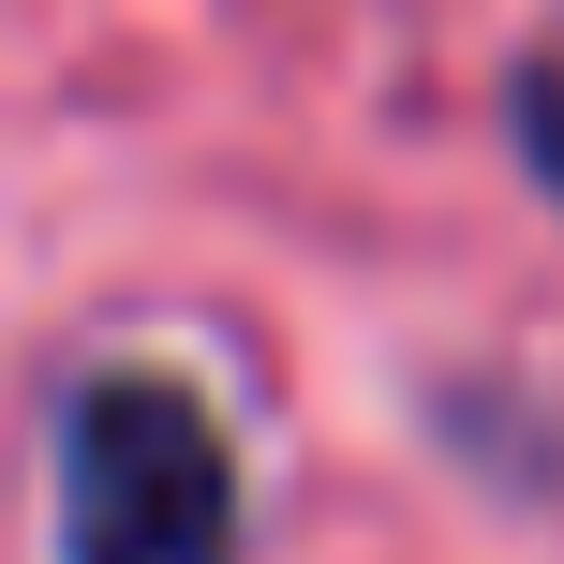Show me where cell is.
Returning a JSON list of instances; mask_svg holds the SVG:
<instances>
[{
    "label": "cell",
    "instance_id": "6da1fadb",
    "mask_svg": "<svg viewBox=\"0 0 564 564\" xmlns=\"http://www.w3.org/2000/svg\"><path fill=\"white\" fill-rule=\"evenodd\" d=\"M59 564H238V460L178 371H89L59 401Z\"/></svg>",
    "mask_w": 564,
    "mask_h": 564
},
{
    "label": "cell",
    "instance_id": "7a4b0ae2",
    "mask_svg": "<svg viewBox=\"0 0 564 564\" xmlns=\"http://www.w3.org/2000/svg\"><path fill=\"white\" fill-rule=\"evenodd\" d=\"M520 149H535V178L564 194V75H520Z\"/></svg>",
    "mask_w": 564,
    "mask_h": 564
}]
</instances>
